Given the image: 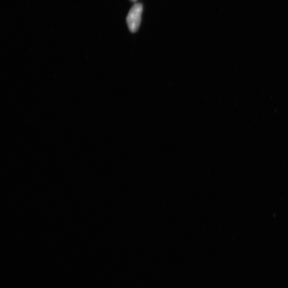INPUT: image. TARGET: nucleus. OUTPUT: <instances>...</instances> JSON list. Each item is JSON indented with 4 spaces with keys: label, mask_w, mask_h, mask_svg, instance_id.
<instances>
[{
    "label": "nucleus",
    "mask_w": 288,
    "mask_h": 288,
    "mask_svg": "<svg viewBox=\"0 0 288 288\" xmlns=\"http://www.w3.org/2000/svg\"><path fill=\"white\" fill-rule=\"evenodd\" d=\"M132 1H135L136 0H131Z\"/></svg>",
    "instance_id": "obj_2"
},
{
    "label": "nucleus",
    "mask_w": 288,
    "mask_h": 288,
    "mask_svg": "<svg viewBox=\"0 0 288 288\" xmlns=\"http://www.w3.org/2000/svg\"><path fill=\"white\" fill-rule=\"evenodd\" d=\"M143 7L141 4L137 3L132 7L126 17V22L129 30L135 32L138 30L141 21Z\"/></svg>",
    "instance_id": "obj_1"
}]
</instances>
